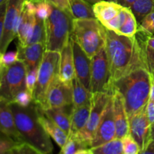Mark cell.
<instances>
[{
	"label": "cell",
	"mask_w": 154,
	"mask_h": 154,
	"mask_svg": "<svg viewBox=\"0 0 154 154\" xmlns=\"http://www.w3.org/2000/svg\"><path fill=\"white\" fill-rule=\"evenodd\" d=\"M150 35L139 29L135 36L127 37L106 29L105 51L112 82L139 68H147L146 39Z\"/></svg>",
	"instance_id": "cell-1"
},
{
	"label": "cell",
	"mask_w": 154,
	"mask_h": 154,
	"mask_svg": "<svg viewBox=\"0 0 154 154\" xmlns=\"http://www.w3.org/2000/svg\"><path fill=\"white\" fill-rule=\"evenodd\" d=\"M152 84V77L146 68L135 69L113 83L114 90L123 97L128 118L147 107Z\"/></svg>",
	"instance_id": "cell-2"
},
{
	"label": "cell",
	"mask_w": 154,
	"mask_h": 154,
	"mask_svg": "<svg viewBox=\"0 0 154 154\" xmlns=\"http://www.w3.org/2000/svg\"><path fill=\"white\" fill-rule=\"evenodd\" d=\"M11 108L15 124L24 142L28 143L44 154H53L54 146L51 137L45 132L38 117L36 105L22 107L11 102Z\"/></svg>",
	"instance_id": "cell-3"
},
{
	"label": "cell",
	"mask_w": 154,
	"mask_h": 154,
	"mask_svg": "<svg viewBox=\"0 0 154 154\" xmlns=\"http://www.w3.org/2000/svg\"><path fill=\"white\" fill-rule=\"evenodd\" d=\"M72 38L92 58L105 47L106 28L96 18L73 19Z\"/></svg>",
	"instance_id": "cell-4"
},
{
	"label": "cell",
	"mask_w": 154,
	"mask_h": 154,
	"mask_svg": "<svg viewBox=\"0 0 154 154\" xmlns=\"http://www.w3.org/2000/svg\"><path fill=\"white\" fill-rule=\"evenodd\" d=\"M52 5L51 15L45 21L46 51L61 52L72 37L73 17L69 12Z\"/></svg>",
	"instance_id": "cell-5"
},
{
	"label": "cell",
	"mask_w": 154,
	"mask_h": 154,
	"mask_svg": "<svg viewBox=\"0 0 154 154\" xmlns=\"http://www.w3.org/2000/svg\"><path fill=\"white\" fill-rule=\"evenodd\" d=\"M60 52L45 51L38 67V80L33 93V102L40 108L46 107L47 96L60 77Z\"/></svg>",
	"instance_id": "cell-6"
},
{
	"label": "cell",
	"mask_w": 154,
	"mask_h": 154,
	"mask_svg": "<svg viewBox=\"0 0 154 154\" xmlns=\"http://www.w3.org/2000/svg\"><path fill=\"white\" fill-rule=\"evenodd\" d=\"M26 66L20 60L14 64L5 67L0 79V97L13 102L17 93L26 89Z\"/></svg>",
	"instance_id": "cell-7"
},
{
	"label": "cell",
	"mask_w": 154,
	"mask_h": 154,
	"mask_svg": "<svg viewBox=\"0 0 154 154\" xmlns=\"http://www.w3.org/2000/svg\"><path fill=\"white\" fill-rule=\"evenodd\" d=\"M90 92L113 94L114 87L105 47L91 58Z\"/></svg>",
	"instance_id": "cell-8"
},
{
	"label": "cell",
	"mask_w": 154,
	"mask_h": 154,
	"mask_svg": "<svg viewBox=\"0 0 154 154\" xmlns=\"http://www.w3.org/2000/svg\"><path fill=\"white\" fill-rule=\"evenodd\" d=\"M111 96V95L106 93H92L91 110L88 122L84 129L76 134L81 139L89 144L90 147L95 132Z\"/></svg>",
	"instance_id": "cell-9"
},
{
	"label": "cell",
	"mask_w": 154,
	"mask_h": 154,
	"mask_svg": "<svg viewBox=\"0 0 154 154\" xmlns=\"http://www.w3.org/2000/svg\"><path fill=\"white\" fill-rule=\"evenodd\" d=\"M25 0H8L5 17L4 31L0 45V52L4 54L12 41L17 35L20 19Z\"/></svg>",
	"instance_id": "cell-10"
},
{
	"label": "cell",
	"mask_w": 154,
	"mask_h": 154,
	"mask_svg": "<svg viewBox=\"0 0 154 154\" xmlns=\"http://www.w3.org/2000/svg\"><path fill=\"white\" fill-rule=\"evenodd\" d=\"M115 138L116 127L113 114V99L111 95L95 132L91 148L106 144Z\"/></svg>",
	"instance_id": "cell-11"
},
{
	"label": "cell",
	"mask_w": 154,
	"mask_h": 154,
	"mask_svg": "<svg viewBox=\"0 0 154 154\" xmlns=\"http://www.w3.org/2000/svg\"><path fill=\"white\" fill-rule=\"evenodd\" d=\"M129 135L134 138L140 147V151L145 150L151 142V124L147 115L146 108L129 119Z\"/></svg>",
	"instance_id": "cell-12"
},
{
	"label": "cell",
	"mask_w": 154,
	"mask_h": 154,
	"mask_svg": "<svg viewBox=\"0 0 154 154\" xmlns=\"http://www.w3.org/2000/svg\"><path fill=\"white\" fill-rule=\"evenodd\" d=\"M72 102V83L66 84L59 78L48 92L45 109L70 107Z\"/></svg>",
	"instance_id": "cell-13"
},
{
	"label": "cell",
	"mask_w": 154,
	"mask_h": 154,
	"mask_svg": "<svg viewBox=\"0 0 154 154\" xmlns=\"http://www.w3.org/2000/svg\"><path fill=\"white\" fill-rule=\"evenodd\" d=\"M73 50L74 63H75V76L81 84L90 91V78H91V58L88 57L84 50L72 38Z\"/></svg>",
	"instance_id": "cell-14"
},
{
	"label": "cell",
	"mask_w": 154,
	"mask_h": 154,
	"mask_svg": "<svg viewBox=\"0 0 154 154\" xmlns=\"http://www.w3.org/2000/svg\"><path fill=\"white\" fill-rule=\"evenodd\" d=\"M35 5L32 2L25 0L17 29V37L20 46H26L31 36L35 23Z\"/></svg>",
	"instance_id": "cell-15"
},
{
	"label": "cell",
	"mask_w": 154,
	"mask_h": 154,
	"mask_svg": "<svg viewBox=\"0 0 154 154\" xmlns=\"http://www.w3.org/2000/svg\"><path fill=\"white\" fill-rule=\"evenodd\" d=\"M113 114L116 127V138L120 139L129 134V123L123 97L119 92L114 90L112 94Z\"/></svg>",
	"instance_id": "cell-16"
},
{
	"label": "cell",
	"mask_w": 154,
	"mask_h": 154,
	"mask_svg": "<svg viewBox=\"0 0 154 154\" xmlns=\"http://www.w3.org/2000/svg\"><path fill=\"white\" fill-rule=\"evenodd\" d=\"M0 132L8 135L17 142H24L17 129L11 102L0 97Z\"/></svg>",
	"instance_id": "cell-17"
},
{
	"label": "cell",
	"mask_w": 154,
	"mask_h": 154,
	"mask_svg": "<svg viewBox=\"0 0 154 154\" xmlns=\"http://www.w3.org/2000/svg\"><path fill=\"white\" fill-rule=\"evenodd\" d=\"M19 60L23 62L27 71L35 67H39L46 51L45 43H35L26 46L17 45Z\"/></svg>",
	"instance_id": "cell-18"
},
{
	"label": "cell",
	"mask_w": 154,
	"mask_h": 154,
	"mask_svg": "<svg viewBox=\"0 0 154 154\" xmlns=\"http://www.w3.org/2000/svg\"><path fill=\"white\" fill-rule=\"evenodd\" d=\"M75 78V63H74L73 50H72V37L69 43L60 52V81L66 84H72Z\"/></svg>",
	"instance_id": "cell-19"
},
{
	"label": "cell",
	"mask_w": 154,
	"mask_h": 154,
	"mask_svg": "<svg viewBox=\"0 0 154 154\" xmlns=\"http://www.w3.org/2000/svg\"><path fill=\"white\" fill-rule=\"evenodd\" d=\"M38 113V120L42 126H43L45 132L49 135L51 138L54 139V141L57 143V145L60 147H63V146L66 144L69 138V135L58 126L55 123V122L53 121L48 115L45 113L44 110L39 106L36 105Z\"/></svg>",
	"instance_id": "cell-20"
},
{
	"label": "cell",
	"mask_w": 154,
	"mask_h": 154,
	"mask_svg": "<svg viewBox=\"0 0 154 154\" xmlns=\"http://www.w3.org/2000/svg\"><path fill=\"white\" fill-rule=\"evenodd\" d=\"M123 6L116 1H101L93 5L95 17L102 24L115 17Z\"/></svg>",
	"instance_id": "cell-21"
},
{
	"label": "cell",
	"mask_w": 154,
	"mask_h": 154,
	"mask_svg": "<svg viewBox=\"0 0 154 154\" xmlns=\"http://www.w3.org/2000/svg\"><path fill=\"white\" fill-rule=\"evenodd\" d=\"M90 110H91V102L78 108L72 107L71 111L70 135H76L84 129L88 122Z\"/></svg>",
	"instance_id": "cell-22"
},
{
	"label": "cell",
	"mask_w": 154,
	"mask_h": 154,
	"mask_svg": "<svg viewBox=\"0 0 154 154\" xmlns=\"http://www.w3.org/2000/svg\"><path fill=\"white\" fill-rule=\"evenodd\" d=\"M65 108H54L43 109L45 114L58 125L69 136L71 132V113L69 114Z\"/></svg>",
	"instance_id": "cell-23"
},
{
	"label": "cell",
	"mask_w": 154,
	"mask_h": 154,
	"mask_svg": "<svg viewBox=\"0 0 154 154\" xmlns=\"http://www.w3.org/2000/svg\"><path fill=\"white\" fill-rule=\"evenodd\" d=\"M92 93L87 90L76 76L72 81V107L78 108L91 102Z\"/></svg>",
	"instance_id": "cell-24"
},
{
	"label": "cell",
	"mask_w": 154,
	"mask_h": 154,
	"mask_svg": "<svg viewBox=\"0 0 154 154\" xmlns=\"http://www.w3.org/2000/svg\"><path fill=\"white\" fill-rule=\"evenodd\" d=\"M70 11L73 19L96 18L93 5L84 0H70Z\"/></svg>",
	"instance_id": "cell-25"
},
{
	"label": "cell",
	"mask_w": 154,
	"mask_h": 154,
	"mask_svg": "<svg viewBox=\"0 0 154 154\" xmlns=\"http://www.w3.org/2000/svg\"><path fill=\"white\" fill-rule=\"evenodd\" d=\"M129 9L140 25L145 17L154 11V0H136Z\"/></svg>",
	"instance_id": "cell-26"
},
{
	"label": "cell",
	"mask_w": 154,
	"mask_h": 154,
	"mask_svg": "<svg viewBox=\"0 0 154 154\" xmlns=\"http://www.w3.org/2000/svg\"><path fill=\"white\" fill-rule=\"evenodd\" d=\"M86 149H91V147L77 135H70L66 144L61 147L60 154H75Z\"/></svg>",
	"instance_id": "cell-27"
},
{
	"label": "cell",
	"mask_w": 154,
	"mask_h": 154,
	"mask_svg": "<svg viewBox=\"0 0 154 154\" xmlns=\"http://www.w3.org/2000/svg\"><path fill=\"white\" fill-rule=\"evenodd\" d=\"M91 150L93 154H123L122 141L117 138Z\"/></svg>",
	"instance_id": "cell-28"
},
{
	"label": "cell",
	"mask_w": 154,
	"mask_h": 154,
	"mask_svg": "<svg viewBox=\"0 0 154 154\" xmlns=\"http://www.w3.org/2000/svg\"><path fill=\"white\" fill-rule=\"evenodd\" d=\"M45 40H46V31H45V20L36 17L32 32L26 45L35 43H45Z\"/></svg>",
	"instance_id": "cell-29"
},
{
	"label": "cell",
	"mask_w": 154,
	"mask_h": 154,
	"mask_svg": "<svg viewBox=\"0 0 154 154\" xmlns=\"http://www.w3.org/2000/svg\"><path fill=\"white\" fill-rule=\"evenodd\" d=\"M138 25L136 19L132 11H129L126 20L123 23V25L116 32V33L121 35L127 36V37H133L135 35L138 30Z\"/></svg>",
	"instance_id": "cell-30"
},
{
	"label": "cell",
	"mask_w": 154,
	"mask_h": 154,
	"mask_svg": "<svg viewBox=\"0 0 154 154\" xmlns=\"http://www.w3.org/2000/svg\"><path fill=\"white\" fill-rule=\"evenodd\" d=\"M129 11H130V9L123 7L115 17L103 23V26L107 29L111 30V31H114L116 32L126 20V18L129 15Z\"/></svg>",
	"instance_id": "cell-31"
},
{
	"label": "cell",
	"mask_w": 154,
	"mask_h": 154,
	"mask_svg": "<svg viewBox=\"0 0 154 154\" xmlns=\"http://www.w3.org/2000/svg\"><path fill=\"white\" fill-rule=\"evenodd\" d=\"M35 17L38 19L46 20L51 15L52 11V5L46 0L38 2L35 3Z\"/></svg>",
	"instance_id": "cell-32"
},
{
	"label": "cell",
	"mask_w": 154,
	"mask_h": 154,
	"mask_svg": "<svg viewBox=\"0 0 154 154\" xmlns=\"http://www.w3.org/2000/svg\"><path fill=\"white\" fill-rule=\"evenodd\" d=\"M123 144V154H138L140 147L130 135H127L121 139Z\"/></svg>",
	"instance_id": "cell-33"
},
{
	"label": "cell",
	"mask_w": 154,
	"mask_h": 154,
	"mask_svg": "<svg viewBox=\"0 0 154 154\" xmlns=\"http://www.w3.org/2000/svg\"><path fill=\"white\" fill-rule=\"evenodd\" d=\"M8 154H44L28 143H19L9 150Z\"/></svg>",
	"instance_id": "cell-34"
},
{
	"label": "cell",
	"mask_w": 154,
	"mask_h": 154,
	"mask_svg": "<svg viewBox=\"0 0 154 154\" xmlns=\"http://www.w3.org/2000/svg\"><path fill=\"white\" fill-rule=\"evenodd\" d=\"M13 102L22 107L29 106L33 102V96L30 92H29L26 89L17 93Z\"/></svg>",
	"instance_id": "cell-35"
},
{
	"label": "cell",
	"mask_w": 154,
	"mask_h": 154,
	"mask_svg": "<svg viewBox=\"0 0 154 154\" xmlns=\"http://www.w3.org/2000/svg\"><path fill=\"white\" fill-rule=\"evenodd\" d=\"M38 73V67H35L27 71L26 78V90L30 92L32 96L35 88L36 83H37Z\"/></svg>",
	"instance_id": "cell-36"
},
{
	"label": "cell",
	"mask_w": 154,
	"mask_h": 154,
	"mask_svg": "<svg viewBox=\"0 0 154 154\" xmlns=\"http://www.w3.org/2000/svg\"><path fill=\"white\" fill-rule=\"evenodd\" d=\"M139 29L150 35L154 34V11L145 17L140 23Z\"/></svg>",
	"instance_id": "cell-37"
},
{
	"label": "cell",
	"mask_w": 154,
	"mask_h": 154,
	"mask_svg": "<svg viewBox=\"0 0 154 154\" xmlns=\"http://www.w3.org/2000/svg\"><path fill=\"white\" fill-rule=\"evenodd\" d=\"M17 144L19 142H17L8 135L0 132V153L8 152Z\"/></svg>",
	"instance_id": "cell-38"
},
{
	"label": "cell",
	"mask_w": 154,
	"mask_h": 154,
	"mask_svg": "<svg viewBox=\"0 0 154 154\" xmlns=\"http://www.w3.org/2000/svg\"><path fill=\"white\" fill-rule=\"evenodd\" d=\"M19 60V54L17 51H6L2 54V63L5 67H8Z\"/></svg>",
	"instance_id": "cell-39"
},
{
	"label": "cell",
	"mask_w": 154,
	"mask_h": 154,
	"mask_svg": "<svg viewBox=\"0 0 154 154\" xmlns=\"http://www.w3.org/2000/svg\"><path fill=\"white\" fill-rule=\"evenodd\" d=\"M146 63H147V70L150 72V75L154 83V51L146 47L145 50Z\"/></svg>",
	"instance_id": "cell-40"
},
{
	"label": "cell",
	"mask_w": 154,
	"mask_h": 154,
	"mask_svg": "<svg viewBox=\"0 0 154 154\" xmlns=\"http://www.w3.org/2000/svg\"><path fill=\"white\" fill-rule=\"evenodd\" d=\"M7 2L0 5V45H1L2 38L3 35V31H4V24H5V17L6 8H7Z\"/></svg>",
	"instance_id": "cell-41"
},
{
	"label": "cell",
	"mask_w": 154,
	"mask_h": 154,
	"mask_svg": "<svg viewBox=\"0 0 154 154\" xmlns=\"http://www.w3.org/2000/svg\"><path fill=\"white\" fill-rule=\"evenodd\" d=\"M51 4L57 6L59 8H61L66 11H70V0H46Z\"/></svg>",
	"instance_id": "cell-42"
},
{
	"label": "cell",
	"mask_w": 154,
	"mask_h": 154,
	"mask_svg": "<svg viewBox=\"0 0 154 154\" xmlns=\"http://www.w3.org/2000/svg\"><path fill=\"white\" fill-rule=\"evenodd\" d=\"M146 111H147V115L148 117L149 122L150 124L154 123V102L149 101L146 107Z\"/></svg>",
	"instance_id": "cell-43"
},
{
	"label": "cell",
	"mask_w": 154,
	"mask_h": 154,
	"mask_svg": "<svg viewBox=\"0 0 154 154\" xmlns=\"http://www.w3.org/2000/svg\"><path fill=\"white\" fill-rule=\"evenodd\" d=\"M138 154H154V141H151L145 150L140 151Z\"/></svg>",
	"instance_id": "cell-44"
},
{
	"label": "cell",
	"mask_w": 154,
	"mask_h": 154,
	"mask_svg": "<svg viewBox=\"0 0 154 154\" xmlns=\"http://www.w3.org/2000/svg\"><path fill=\"white\" fill-rule=\"evenodd\" d=\"M136 0H117V2L120 5H121L124 8H129L130 6L133 4Z\"/></svg>",
	"instance_id": "cell-45"
},
{
	"label": "cell",
	"mask_w": 154,
	"mask_h": 154,
	"mask_svg": "<svg viewBox=\"0 0 154 154\" xmlns=\"http://www.w3.org/2000/svg\"><path fill=\"white\" fill-rule=\"evenodd\" d=\"M146 47L154 51V35H148L146 39Z\"/></svg>",
	"instance_id": "cell-46"
},
{
	"label": "cell",
	"mask_w": 154,
	"mask_h": 154,
	"mask_svg": "<svg viewBox=\"0 0 154 154\" xmlns=\"http://www.w3.org/2000/svg\"><path fill=\"white\" fill-rule=\"evenodd\" d=\"M2 53L0 52V79H1L2 75V72L5 69V66L2 63Z\"/></svg>",
	"instance_id": "cell-47"
},
{
	"label": "cell",
	"mask_w": 154,
	"mask_h": 154,
	"mask_svg": "<svg viewBox=\"0 0 154 154\" xmlns=\"http://www.w3.org/2000/svg\"><path fill=\"white\" fill-rule=\"evenodd\" d=\"M149 101L150 102H154V83L153 82L151 86V88H150V99Z\"/></svg>",
	"instance_id": "cell-48"
},
{
	"label": "cell",
	"mask_w": 154,
	"mask_h": 154,
	"mask_svg": "<svg viewBox=\"0 0 154 154\" xmlns=\"http://www.w3.org/2000/svg\"><path fill=\"white\" fill-rule=\"evenodd\" d=\"M75 154H93L91 149H86V150H81V151H78V153Z\"/></svg>",
	"instance_id": "cell-49"
},
{
	"label": "cell",
	"mask_w": 154,
	"mask_h": 154,
	"mask_svg": "<svg viewBox=\"0 0 154 154\" xmlns=\"http://www.w3.org/2000/svg\"><path fill=\"white\" fill-rule=\"evenodd\" d=\"M150 138L151 141H154V123L151 125V132H150Z\"/></svg>",
	"instance_id": "cell-50"
},
{
	"label": "cell",
	"mask_w": 154,
	"mask_h": 154,
	"mask_svg": "<svg viewBox=\"0 0 154 154\" xmlns=\"http://www.w3.org/2000/svg\"><path fill=\"white\" fill-rule=\"evenodd\" d=\"M84 1H86V2H87L90 3V5H93L96 4V3L98 2L101 1V0H84Z\"/></svg>",
	"instance_id": "cell-51"
},
{
	"label": "cell",
	"mask_w": 154,
	"mask_h": 154,
	"mask_svg": "<svg viewBox=\"0 0 154 154\" xmlns=\"http://www.w3.org/2000/svg\"><path fill=\"white\" fill-rule=\"evenodd\" d=\"M29 1H31V2H32L33 3H36V2H38L43 1V0H29Z\"/></svg>",
	"instance_id": "cell-52"
},
{
	"label": "cell",
	"mask_w": 154,
	"mask_h": 154,
	"mask_svg": "<svg viewBox=\"0 0 154 154\" xmlns=\"http://www.w3.org/2000/svg\"><path fill=\"white\" fill-rule=\"evenodd\" d=\"M8 0H0V5L1 4H2V3H4V2H7Z\"/></svg>",
	"instance_id": "cell-53"
},
{
	"label": "cell",
	"mask_w": 154,
	"mask_h": 154,
	"mask_svg": "<svg viewBox=\"0 0 154 154\" xmlns=\"http://www.w3.org/2000/svg\"><path fill=\"white\" fill-rule=\"evenodd\" d=\"M8 152H6V153H0V154H8Z\"/></svg>",
	"instance_id": "cell-54"
}]
</instances>
